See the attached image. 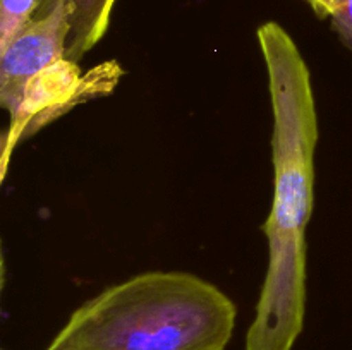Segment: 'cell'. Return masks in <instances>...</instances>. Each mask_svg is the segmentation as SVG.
I'll return each mask as SVG.
<instances>
[{
	"mask_svg": "<svg viewBox=\"0 0 352 350\" xmlns=\"http://www.w3.org/2000/svg\"><path fill=\"white\" fill-rule=\"evenodd\" d=\"M38 0H0V51L33 19Z\"/></svg>",
	"mask_w": 352,
	"mask_h": 350,
	"instance_id": "7",
	"label": "cell"
},
{
	"mask_svg": "<svg viewBox=\"0 0 352 350\" xmlns=\"http://www.w3.org/2000/svg\"><path fill=\"white\" fill-rule=\"evenodd\" d=\"M237 307L205 278L146 271L82 302L45 350H226Z\"/></svg>",
	"mask_w": 352,
	"mask_h": 350,
	"instance_id": "2",
	"label": "cell"
},
{
	"mask_svg": "<svg viewBox=\"0 0 352 350\" xmlns=\"http://www.w3.org/2000/svg\"><path fill=\"white\" fill-rule=\"evenodd\" d=\"M71 34L67 7L34 16L0 51V105L12 115L28 82L43 69L67 58Z\"/></svg>",
	"mask_w": 352,
	"mask_h": 350,
	"instance_id": "4",
	"label": "cell"
},
{
	"mask_svg": "<svg viewBox=\"0 0 352 350\" xmlns=\"http://www.w3.org/2000/svg\"><path fill=\"white\" fill-rule=\"evenodd\" d=\"M116 2L117 0H38L34 16L48 14L58 5L67 7L71 23L67 58L79 62L105 36Z\"/></svg>",
	"mask_w": 352,
	"mask_h": 350,
	"instance_id": "5",
	"label": "cell"
},
{
	"mask_svg": "<svg viewBox=\"0 0 352 350\" xmlns=\"http://www.w3.org/2000/svg\"><path fill=\"white\" fill-rule=\"evenodd\" d=\"M272 106L274 199L263 230L268 266L244 350H292L306 318V229L315 205L318 112L311 72L275 21L256 31Z\"/></svg>",
	"mask_w": 352,
	"mask_h": 350,
	"instance_id": "1",
	"label": "cell"
},
{
	"mask_svg": "<svg viewBox=\"0 0 352 350\" xmlns=\"http://www.w3.org/2000/svg\"><path fill=\"white\" fill-rule=\"evenodd\" d=\"M320 19H330L332 30L352 54V0H306Z\"/></svg>",
	"mask_w": 352,
	"mask_h": 350,
	"instance_id": "6",
	"label": "cell"
},
{
	"mask_svg": "<svg viewBox=\"0 0 352 350\" xmlns=\"http://www.w3.org/2000/svg\"><path fill=\"white\" fill-rule=\"evenodd\" d=\"M124 71L117 60L102 62L82 72L78 62L62 58L34 75L23 91L2 137V178L17 144L31 137L74 106L112 95Z\"/></svg>",
	"mask_w": 352,
	"mask_h": 350,
	"instance_id": "3",
	"label": "cell"
}]
</instances>
